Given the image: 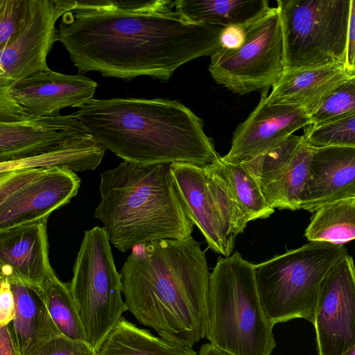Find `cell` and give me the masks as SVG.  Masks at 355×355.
Instances as JSON below:
<instances>
[{"label":"cell","mask_w":355,"mask_h":355,"mask_svg":"<svg viewBox=\"0 0 355 355\" xmlns=\"http://www.w3.org/2000/svg\"><path fill=\"white\" fill-rule=\"evenodd\" d=\"M225 27L193 21L174 1H83L62 17L58 41L79 73L168 80L177 69L211 56Z\"/></svg>","instance_id":"cell-1"},{"label":"cell","mask_w":355,"mask_h":355,"mask_svg":"<svg viewBox=\"0 0 355 355\" xmlns=\"http://www.w3.org/2000/svg\"><path fill=\"white\" fill-rule=\"evenodd\" d=\"M120 273L127 311L140 324L187 347L205 337L211 273L192 236L135 245Z\"/></svg>","instance_id":"cell-2"},{"label":"cell","mask_w":355,"mask_h":355,"mask_svg":"<svg viewBox=\"0 0 355 355\" xmlns=\"http://www.w3.org/2000/svg\"><path fill=\"white\" fill-rule=\"evenodd\" d=\"M74 114L98 144L132 164L206 166L220 157L202 119L177 101L93 99Z\"/></svg>","instance_id":"cell-3"},{"label":"cell","mask_w":355,"mask_h":355,"mask_svg":"<svg viewBox=\"0 0 355 355\" xmlns=\"http://www.w3.org/2000/svg\"><path fill=\"white\" fill-rule=\"evenodd\" d=\"M94 211L110 242L122 252L135 245L191 236L192 220L175 186L170 164L123 161L101 174Z\"/></svg>","instance_id":"cell-4"},{"label":"cell","mask_w":355,"mask_h":355,"mask_svg":"<svg viewBox=\"0 0 355 355\" xmlns=\"http://www.w3.org/2000/svg\"><path fill=\"white\" fill-rule=\"evenodd\" d=\"M255 272V264L236 251L219 257L210 275L205 337L232 355H270L276 347Z\"/></svg>","instance_id":"cell-5"},{"label":"cell","mask_w":355,"mask_h":355,"mask_svg":"<svg viewBox=\"0 0 355 355\" xmlns=\"http://www.w3.org/2000/svg\"><path fill=\"white\" fill-rule=\"evenodd\" d=\"M346 252L343 244L311 241L255 264L260 302L270 322L302 318L313 324L321 284Z\"/></svg>","instance_id":"cell-6"},{"label":"cell","mask_w":355,"mask_h":355,"mask_svg":"<svg viewBox=\"0 0 355 355\" xmlns=\"http://www.w3.org/2000/svg\"><path fill=\"white\" fill-rule=\"evenodd\" d=\"M284 71L345 68L350 0H278Z\"/></svg>","instance_id":"cell-7"},{"label":"cell","mask_w":355,"mask_h":355,"mask_svg":"<svg viewBox=\"0 0 355 355\" xmlns=\"http://www.w3.org/2000/svg\"><path fill=\"white\" fill-rule=\"evenodd\" d=\"M110 244L103 227L86 230L68 284L85 341L96 352L127 311Z\"/></svg>","instance_id":"cell-8"},{"label":"cell","mask_w":355,"mask_h":355,"mask_svg":"<svg viewBox=\"0 0 355 355\" xmlns=\"http://www.w3.org/2000/svg\"><path fill=\"white\" fill-rule=\"evenodd\" d=\"M237 49L220 46L210 56L209 71L218 84L239 94L268 91L284 72V41L277 7L245 27Z\"/></svg>","instance_id":"cell-9"},{"label":"cell","mask_w":355,"mask_h":355,"mask_svg":"<svg viewBox=\"0 0 355 355\" xmlns=\"http://www.w3.org/2000/svg\"><path fill=\"white\" fill-rule=\"evenodd\" d=\"M189 217L214 252L232 255L236 236L248 223L223 178L210 164H170Z\"/></svg>","instance_id":"cell-10"},{"label":"cell","mask_w":355,"mask_h":355,"mask_svg":"<svg viewBox=\"0 0 355 355\" xmlns=\"http://www.w3.org/2000/svg\"><path fill=\"white\" fill-rule=\"evenodd\" d=\"M80 179L60 168H21L0 172V232L47 220L77 195Z\"/></svg>","instance_id":"cell-11"},{"label":"cell","mask_w":355,"mask_h":355,"mask_svg":"<svg viewBox=\"0 0 355 355\" xmlns=\"http://www.w3.org/2000/svg\"><path fill=\"white\" fill-rule=\"evenodd\" d=\"M89 135L74 114L36 112L0 94V164L40 155Z\"/></svg>","instance_id":"cell-12"},{"label":"cell","mask_w":355,"mask_h":355,"mask_svg":"<svg viewBox=\"0 0 355 355\" xmlns=\"http://www.w3.org/2000/svg\"><path fill=\"white\" fill-rule=\"evenodd\" d=\"M76 4V0H30L20 28L0 49V88L49 69L46 58L58 41L55 24Z\"/></svg>","instance_id":"cell-13"},{"label":"cell","mask_w":355,"mask_h":355,"mask_svg":"<svg viewBox=\"0 0 355 355\" xmlns=\"http://www.w3.org/2000/svg\"><path fill=\"white\" fill-rule=\"evenodd\" d=\"M313 326L319 355H340L355 345V266L347 252L321 284Z\"/></svg>","instance_id":"cell-14"},{"label":"cell","mask_w":355,"mask_h":355,"mask_svg":"<svg viewBox=\"0 0 355 355\" xmlns=\"http://www.w3.org/2000/svg\"><path fill=\"white\" fill-rule=\"evenodd\" d=\"M313 150L302 135H292L241 164L257 181L272 208L295 211L300 209Z\"/></svg>","instance_id":"cell-15"},{"label":"cell","mask_w":355,"mask_h":355,"mask_svg":"<svg viewBox=\"0 0 355 355\" xmlns=\"http://www.w3.org/2000/svg\"><path fill=\"white\" fill-rule=\"evenodd\" d=\"M268 92L248 117L233 133L231 147L223 159L241 164L279 144L295 131L310 123V117L301 107L291 105H270Z\"/></svg>","instance_id":"cell-16"},{"label":"cell","mask_w":355,"mask_h":355,"mask_svg":"<svg viewBox=\"0 0 355 355\" xmlns=\"http://www.w3.org/2000/svg\"><path fill=\"white\" fill-rule=\"evenodd\" d=\"M97 83L83 75L48 69L0 88L15 103L39 113H56L64 107L81 108L93 99Z\"/></svg>","instance_id":"cell-17"},{"label":"cell","mask_w":355,"mask_h":355,"mask_svg":"<svg viewBox=\"0 0 355 355\" xmlns=\"http://www.w3.org/2000/svg\"><path fill=\"white\" fill-rule=\"evenodd\" d=\"M355 198V147L314 148L300 209L311 213L336 201Z\"/></svg>","instance_id":"cell-18"},{"label":"cell","mask_w":355,"mask_h":355,"mask_svg":"<svg viewBox=\"0 0 355 355\" xmlns=\"http://www.w3.org/2000/svg\"><path fill=\"white\" fill-rule=\"evenodd\" d=\"M47 220L0 232V277L42 286L55 273L49 258Z\"/></svg>","instance_id":"cell-19"},{"label":"cell","mask_w":355,"mask_h":355,"mask_svg":"<svg viewBox=\"0 0 355 355\" xmlns=\"http://www.w3.org/2000/svg\"><path fill=\"white\" fill-rule=\"evenodd\" d=\"M5 279L10 284L15 301V316L8 324L15 344L20 355H35L48 342L62 334L49 314L40 286Z\"/></svg>","instance_id":"cell-20"},{"label":"cell","mask_w":355,"mask_h":355,"mask_svg":"<svg viewBox=\"0 0 355 355\" xmlns=\"http://www.w3.org/2000/svg\"><path fill=\"white\" fill-rule=\"evenodd\" d=\"M351 76L340 66L284 71L272 87L266 101L270 105H291L310 116L324 99Z\"/></svg>","instance_id":"cell-21"},{"label":"cell","mask_w":355,"mask_h":355,"mask_svg":"<svg viewBox=\"0 0 355 355\" xmlns=\"http://www.w3.org/2000/svg\"><path fill=\"white\" fill-rule=\"evenodd\" d=\"M174 5L193 21L224 27H246L271 8L268 0H177Z\"/></svg>","instance_id":"cell-22"},{"label":"cell","mask_w":355,"mask_h":355,"mask_svg":"<svg viewBox=\"0 0 355 355\" xmlns=\"http://www.w3.org/2000/svg\"><path fill=\"white\" fill-rule=\"evenodd\" d=\"M105 150L89 135L67 141L40 155L0 164V172L21 168H60L75 173L92 171L100 165Z\"/></svg>","instance_id":"cell-23"},{"label":"cell","mask_w":355,"mask_h":355,"mask_svg":"<svg viewBox=\"0 0 355 355\" xmlns=\"http://www.w3.org/2000/svg\"><path fill=\"white\" fill-rule=\"evenodd\" d=\"M96 355H197L191 347L171 342L121 318Z\"/></svg>","instance_id":"cell-24"},{"label":"cell","mask_w":355,"mask_h":355,"mask_svg":"<svg viewBox=\"0 0 355 355\" xmlns=\"http://www.w3.org/2000/svg\"><path fill=\"white\" fill-rule=\"evenodd\" d=\"M210 166L223 178L248 223L266 219L275 212L257 181L241 164L230 163L219 157Z\"/></svg>","instance_id":"cell-25"},{"label":"cell","mask_w":355,"mask_h":355,"mask_svg":"<svg viewBox=\"0 0 355 355\" xmlns=\"http://www.w3.org/2000/svg\"><path fill=\"white\" fill-rule=\"evenodd\" d=\"M304 236L311 241L344 244L355 239V198L327 204L315 212Z\"/></svg>","instance_id":"cell-26"},{"label":"cell","mask_w":355,"mask_h":355,"mask_svg":"<svg viewBox=\"0 0 355 355\" xmlns=\"http://www.w3.org/2000/svg\"><path fill=\"white\" fill-rule=\"evenodd\" d=\"M41 287L49 314L62 334L85 341L84 328L68 284L55 274Z\"/></svg>","instance_id":"cell-27"},{"label":"cell","mask_w":355,"mask_h":355,"mask_svg":"<svg viewBox=\"0 0 355 355\" xmlns=\"http://www.w3.org/2000/svg\"><path fill=\"white\" fill-rule=\"evenodd\" d=\"M355 115V76L338 85L309 116L311 127H318Z\"/></svg>","instance_id":"cell-28"},{"label":"cell","mask_w":355,"mask_h":355,"mask_svg":"<svg viewBox=\"0 0 355 355\" xmlns=\"http://www.w3.org/2000/svg\"><path fill=\"white\" fill-rule=\"evenodd\" d=\"M302 137L304 141L313 148L355 147V115L318 127L306 125Z\"/></svg>","instance_id":"cell-29"},{"label":"cell","mask_w":355,"mask_h":355,"mask_svg":"<svg viewBox=\"0 0 355 355\" xmlns=\"http://www.w3.org/2000/svg\"><path fill=\"white\" fill-rule=\"evenodd\" d=\"M30 0H0V49L17 32L29 7Z\"/></svg>","instance_id":"cell-30"},{"label":"cell","mask_w":355,"mask_h":355,"mask_svg":"<svg viewBox=\"0 0 355 355\" xmlns=\"http://www.w3.org/2000/svg\"><path fill=\"white\" fill-rule=\"evenodd\" d=\"M96 350L84 340L60 336L44 345L35 355H96Z\"/></svg>","instance_id":"cell-31"},{"label":"cell","mask_w":355,"mask_h":355,"mask_svg":"<svg viewBox=\"0 0 355 355\" xmlns=\"http://www.w3.org/2000/svg\"><path fill=\"white\" fill-rule=\"evenodd\" d=\"M0 327L8 325L15 313V301L8 281L0 277Z\"/></svg>","instance_id":"cell-32"},{"label":"cell","mask_w":355,"mask_h":355,"mask_svg":"<svg viewBox=\"0 0 355 355\" xmlns=\"http://www.w3.org/2000/svg\"><path fill=\"white\" fill-rule=\"evenodd\" d=\"M345 69L351 76H355V0H350Z\"/></svg>","instance_id":"cell-33"},{"label":"cell","mask_w":355,"mask_h":355,"mask_svg":"<svg viewBox=\"0 0 355 355\" xmlns=\"http://www.w3.org/2000/svg\"><path fill=\"white\" fill-rule=\"evenodd\" d=\"M245 27L231 26L225 27L220 37V46L229 49L239 48L244 42Z\"/></svg>","instance_id":"cell-34"},{"label":"cell","mask_w":355,"mask_h":355,"mask_svg":"<svg viewBox=\"0 0 355 355\" xmlns=\"http://www.w3.org/2000/svg\"><path fill=\"white\" fill-rule=\"evenodd\" d=\"M0 355H20L9 325L0 327Z\"/></svg>","instance_id":"cell-35"},{"label":"cell","mask_w":355,"mask_h":355,"mask_svg":"<svg viewBox=\"0 0 355 355\" xmlns=\"http://www.w3.org/2000/svg\"><path fill=\"white\" fill-rule=\"evenodd\" d=\"M198 355H232L225 352L211 343H206L203 345L199 351Z\"/></svg>","instance_id":"cell-36"},{"label":"cell","mask_w":355,"mask_h":355,"mask_svg":"<svg viewBox=\"0 0 355 355\" xmlns=\"http://www.w3.org/2000/svg\"><path fill=\"white\" fill-rule=\"evenodd\" d=\"M340 355H355V345Z\"/></svg>","instance_id":"cell-37"}]
</instances>
